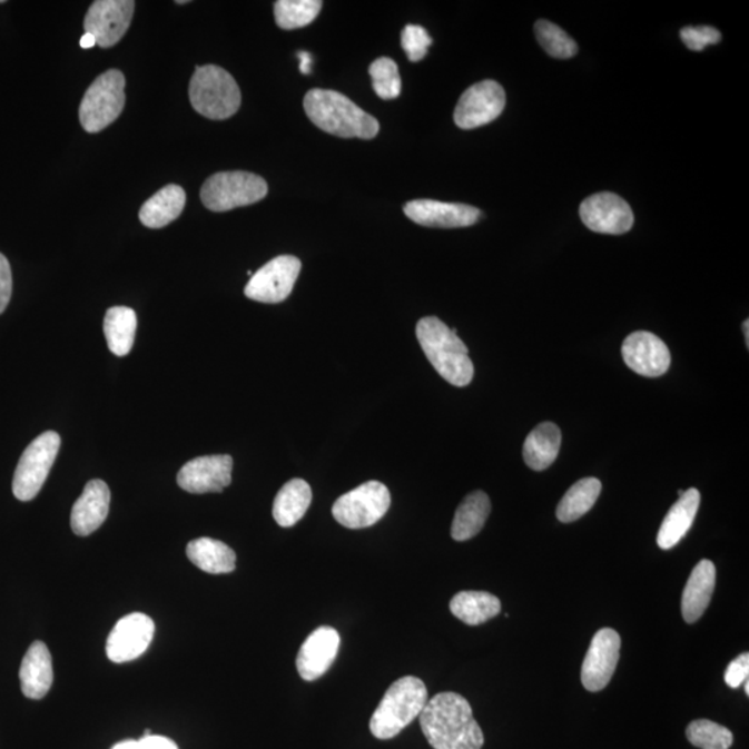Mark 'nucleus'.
Returning a JSON list of instances; mask_svg holds the SVG:
<instances>
[{
  "label": "nucleus",
  "instance_id": "20e7f679",
  "mask_svg": "<svg viewBox=\"0 0 749 749\" xmlns=\"http://www.w3.org/2000/svg\"><path fill=\"white\" fill-rule=\"evenodd\" d=\"M427 701L430 696L421 679L404 676L394 681L371 718V733L380 740L394 739L420 718Z\"/></svg>",
  "mask_w": 749,
  "mask_h": 749
},
{
  "label": "nucleus",
  "instance_id": "393cba45",
  "mask_svg": "<svg viewBox=\"0 0 749 749\" xmlns=\"http://www.w3.org/2000/svg\"><path fill=\"white\" fill-rule=\"evenodd\" d=\"M562 435L553 422H544L529 433L523 444V459L533 471L548 470L559 457Z\"/></svg>",
  "mask_w": 749,
  "mask_h": 749
},
{
  "label": "nucleus",
  "instance_id": "2eb2a0df",
  "mask_svg": "<svg viewBox=\"0 0 749 749\" xmlns=\"http://www.w3.org/2000/svg\"><path fill=\"white\" fill-rule=\"evenodd\" d=\"M621 656V635L613 629L595 633L582 667V683L585 690L597 692L610 683Z\"/></svg>",
  "mask_w": 749,
  "mask_h": 749
},
{
  "label": "nucleus",
  "instance_id": "412c9836",
  "mask_svg": "<svg viewBox=\"0 0 749 749\" xmlns=\"http://www.w3.org/2000/svg\"><path fill=\"white\" fill-rule=\"evenodd\" d=\"M22 694L31 700H42L53 684V664L47 644L33 641L22 658L20 668Z\"/></svg>",
  "mask_w": 749,
  "mask_h": 749
},
{
  "label": "nucleus",
  "instance_id": "5701e85b",
  "mask_svg": "<svg viewBox=\"0 0 749 749\" xmlns=\"http://www.w3.org/2000/svg\"><path fill=\"white\" fill-rule=\"evenodd\" d=\"M701 494L697 489H689L680 495L678 503L669 510L658 533V545L662 550L673 549L680 543L694 522L700 509Z\"/></svg>",
  "mask_w": 749,
  "mask_h": 749
},
{
  "label": "nucleus",
  "instance_id": "9d476101",
  "mask_svg": "<svg viewBox=\"0 0 749 749\" xmlns=\"http://www.w3.org/2000/svg\"><path fill=\"white\" fill-rule=\"evenodd\" d=\"M302 262L295 256H278L253 274L245 287L250 300L275 304L286 300L295 287Z\"/></svg>",
  "mask_w": 749,
  "mask_h": 749
},
{
  "label": "nucleus",
  "instance_id": "ddd939ff",
  "mask_svg": "<svg viewBox=\"0 0 749 749\" xmlns=\"http://www.w3.org/2000/svg\"><path fill=\"white\" fill-rule=\"evenodd\" d=\"M155 635V622L145 613H129L112 628L106 643L111 662H131L149 649Z\"/></svg>",
  "mask_w": 749,
  "mask_h": 749
},
{
  "label": "nucleus",
  "instance_id": "1a4fd4ad",
  "mask_svg": "<svg viewBox=\"0 0 749 749\" xmlns=\"http://www.w3.org/2000/svg\"><path fill=\"white\" fill-rule=\"evenodd\" d=\"M391 504V492L385 484L371 481L337 499L332 515L342 526L365 529L380 522Z\"/></svg>",
  "mask_w": 749,
  "mask_h": 749
},
{
  "label": "nucleus",
  "instance_id": "dca6fc26",
  "mask_svg": "<svg viewBox=\"0 0 749 749\" xmlns=\"http://www.w3.org/2000/svg\"><path fill=\"white\" fill-rule=\"evenodd\" d=\"M230 455H206L189 461L178 472V486L191 494L221 493L233 482Z\"/></svg>",
  "mask_w": 749,
  "mask_h": 749
},
{
  "label": "nucleus",
  "instance_id": "a19ab883",
  "mask_svg": "<svg viewBox=\"0 0 749 749\" xmlns=\"http://www.w3.org/2000/svg\"><path fill=\"white\" fill-rule=\"evenodd\" d=\"M297 58L300 59V71L303 75H309L312 71L313 58L308 52H298Z\"/></svg>",
  "mask_w": 749,
  "mask_h": 749
},
{
  "label": "nucleus",
  "instance_id": "4be33fe9",
  "mask_svg": "<svg viewBox=\"0 0 749 749\" xmlns=\"http://www.w3.org/2000/svg\"><path fill=\"white\" fill-rule=\"evenodd\" d=\"M717 584V568L713 562L702 560L698 562L687 582L683 599H681V613L687 623H694L707 611L709 602Z\"/></svg>",
  "mask_w": 749,
  "mask_h": 749
},
{
  "label": "nucleus",
  "instance_id": "423d86ee",
  "mask_svg": "<svg viewBox=\"0 0 749 749\" xmlns=\"http://www.w3.org/2000/svg\"><path fill=\"white\" fill-rule=\"evenodd\" d=\"M124 106H126V77L118 70L104 72L83 95L80 106L82 128L89 134L104 131L120 117Z\"/></svg>",
  "mask_w": 749,
  "mask_h": 749
},
{
  "label": "nucleus",
  "instance_id": "7c9ffc66",
  "mask_svg": "<svg viewBox=\"0 0 749 749\" xmlns=\"http://www.w3.org/2000/svg\"><path fill=\"white\" fill-rule=\"evenodd\" d=\"M602 484L599 479L585 477L573 484L563 495L556 518L563 523H571L580 520L593 509L595 501L599 500Z\"/></svg>",
  "mask_w": 749,
  "mask_h": 749
},
{
  "label": "nucleus",
  "instance_id": "bb28decb",
  "mask_svg": "<svg viewBox=\"0 0 749 749\" xmlns=\"http://www.w3.org/2000/svg\"><path fill=\"white\" fill-rule=\"evenodd\" d=\"M490 511H492V503L486 493L477 490L466 495L454 515L452 538L455 542H466L481 533Z\"/></svg>",
  "mask_w": 749,
  "mask_h": 749
},
{
  "label": "nucleus",
  "instance_id": "cd10ccee",
  "mask_svg": "<svg viewBox=\"0 0 749 749\" xmlns=\"http://www.w3.org/2000/svg\"><path fill=\"white\" fill-rule=\"evenodd\" d=\"M187 555L194 565L210 574L235 571L236 554L227 544L210 538L191 540Z\"/></svg>",
  "mask_w": 749,
  "mask_h": 749
},
{
  "label": "nucleus",
  "instance_id": "f3484780",
  "mask_svg": "<svg viewBox=\"0 0 749 749\" xmlns=\"http://www.w3.org/2000/svg\"><path fill=\"white\" fill-rule=\"evenodd\" d=\"M622 356L628 367L641 376H662L670 367L668 346L651 332L639 331L628 336L623 342Z\"/></svg>",
  "mask_w": 749,
  "mask_h": 749
},
{
  "label": "nucleus",
  "instance_id": "a18cd8bd",
  "mask_svg": "<svg viewBox=\"0 0 749 749\" xmlns=\"http://www.w3.org/2000/svg\"><path fill=\"white\" fill-rule=\"evenodd\" d=\"M185 3H188L187 0H179V2H177V4H185Z\"/></svg>",
  "mask_w": 749,
  "mask_h": 749
},
{
  "label": "nucleus",
  "instance_id": "0eeeda50",
  "mask_svg": "<svg viewBox=\"0 0 749 749\" xmlns=\"http://www.w3.org/2000/svg\"><path fill=\"white\" fill-rule=\"evenodd\" d=\"M267 194L268 185L264 178L246 171L214 174L200 190L203 205L216 213L255 205Z\"/></svg>",
  "mask_w": 749,
  "mask_h": 749
},
{
  "label": "nucleus",
  "instance_id": "c756f323",
  "mask_svg": "<svg viewBox=\"0 0 749 749\" xmlns=\"http://www.w3.org/2000/svg\"><path fill=\"white\" fill-rule=\"evenodd\" d=\"M137 326L138 318L132 308L118 306L107 309L104 331L112 354L124 357L131 352Z\"/></svg>",
  "mask_w": 749,
  "mask_h": 749
},
{
  "label": "nucleus",
  "instance_id": "6ab92c4d",
  "mask_svg": "<svg viewBox=\"0 0 749 749\" xmlns=\"http://www.w3.org/2000/svg\"><path fill=\"white\" fill-rule=\"evenodd\" d=\"M341 635L334 628L323 627L314 630L304 641L296 659V667L302 679L317 680L328 672L339 652Z\"/></svg>",
  "mask_w": 749,
  "mask_h": 749
},
{
  "label": "nucleus",
  "instance_id": "f03ea898",
  "mask_svg": "<svg viewBox=\"0 0 749 749\" xmlns=\"http://www.w3.org/2000/svg\"><path fill=\"white\" fill-rule=\"evenodd\" d=\"M309 120L323 131L341 138L373 139L380 122L347 96L328 89H312L304 98Z\"/></svg>",
  "mask_w": 749,
  "mask_h": 749
},
{
  "label": "nucleus",
  "instance_id": "c85d7f7f",
  "mask_svg": "<svg viewBox=\"0 0 749 749\" xmlns=\"http://www.w3.org/2000/svg\"><path fill=\"white\" fill-rule=\"evenodd\" d=\"M450 611L461 622L477 627L499 615L501 602L487 591H461L450 602Z\"/></svg>",
  "mask_w": 749,
  "mask_h": 749
},
{
  "label": "nucleus",
  "instance_id": "ea45409f",
  "mask_svg": "<svg viewBox=\"0 0 749 749\" xmlns=\"http://www.w3.org/2000/svg\"><path fill=\"white\" fill-rule=\"evenodd\" d=\"M13 290V278H11V268L2 253H0V314L9 306Z\"/></svg>",
  "mask_w": 749,
  "mask_h": 749
},
{
  "label": "nucleus",
  "instance_id": "f704fd0d",
  "mask_svg": "<svg viewBox=\"0 0 749 749\" xmlns=\"http://www.w3.org/2000/svg\"><path fill=\"white\" fill-rule=\"evenodd\" d=\"M369 76L373 78L374 91L381 99L398 98L402 92V78L396 61L388 58L375 60L369 67Z\"/></svg>",
  "mask_w": 749,
  "mask_h": 749
},
{
  "label": "nucleus",
  "instance_id": "c03bdc74",
  "mask_svg": "<svg viewBox=\"0 0 749 749\" xmlns=\"http://www.w3.org/2000/svg\"><path fill=\"white\" fill-rule=\"evenodd\" d=\"M746 694L749 696V683H748V680L746 681Z\"/></svg>",
  "mask_w": 749,
  "mask_h": 749
},
{
  "label": "nucleus",
  "instance_id": "9b49d317",
  "mask_svg": "<svg viewBox=\"0 0 749 749\" xmlns=\"http://www.w3.org/2000/svg\"><path fill=\"white\" fill-rule=\"evenodd\" d=\"M505 107L504 88L495 81L475 83L461 96L454 111L460 128L473 129L492 122Z\"/></svg>",
  "mask_w": 749,
  "mask_h": 749
},
{
  "label": "nucleus",
  "instance_id": "6e6552de",
  "mask_svg": "<svg viewBox=\"0 0 749 749\" xmlns=\"http://www.w3.org/2000/svg\"><path fill=\"white\" fill-rule=\"evenodd\" d=\"M60 443L59 433L45 432L26 449L14 472L16 499L31 501L37 497L58 457Z\"/></svg>",
  "mask_w": 749,
  "mask_h": 749
},
{
  "label": "nucleus",
  "instance_id": "aec40b11",
  "mask_svg": "<svg viewBox=\"0 0 749 749\" xmlns=\"http://www.w3.org/2000/svg\"><path fill=\"white\" fill-rule=\"evenodd\" d=\"M110 489L104 481L88 482L71 511V529L78 536H89L104 525L109 515Z\"/></svg>",
  "mask_w": 749,
  "mask_h": 749
},
{
  "label": "nucleus",
  "instance_id": "a211bd4d",
  "mask_svg": "<svg viewBox=\"0 0 749 749\" xmlns=\"http://www.w3.org/2000/svg\"><path fill=\"white\" fill-rule=\"evenodd\" d=\"M404 213L411 221L431 228L471 227L481 217V211L475 207L430 199L407 203Z\"/></svg>",
  "mask_w": 749,
  "mask_h": 749
},
{
  "label": "nucleus",
  "instance_id": "e433bc0d",
  "mask_svg": "<svg viewBox=\"0 0 749 749\" xmlns=\"http://www.w3.org/2000/svg\"><path fill=\"white\" fill-rule=\"evenodd\" d=\"M680 37L687 48L701 52L708 45L719 43L722 33L713 27H686L680 31Z\"/></svg>",
  "mask_w": 749,
  "mask_h": 749
},
{
  "label": "nucleus",
  "instance_id": "4468645a",
  "mask_svg": "<svg viewBox=\"0 0 749 749\" xmlns=\"http://www.w3.org/2000/svg\"><path fill=\"white\" fill-rule=\"evenodd\" d=\"M134 10L132 0H96L88 10L83 28L92 33L100 48L115 47L126 36Z\"/></svg>",
  "mask_w": 749,
  "mask_h": 749
},
{
  "label": "nucleus",
  "instance_id": "2f4dec72",
  "mask_svg": "<svg viewBox=\"0 0 749 749\" xmlns=\"http://www.w3.org/2000/svg\"><path fill=\"white\" fill-rule=\"evenodd\" d=\"M321 9V0H278L274 4L275 21L282 30H296L313 22Z\"/></svg>",
  "mask_w": 749,
  "mask_h": 749
},
{
  "label": "nucleus",
  "instance_id": "37998d69",
  "mask_svg": "<svg viewBox=\"0 0 749 749\" xmlns=\"http://www.w3.org/2000/svg\"><path fill=\"white\" fill-rule=\"evenodd\" d=\"M742 329H745L747 346H749V321L748 319L746 321L745 325H742Z\"/></svg>",
  "mask_w": 749,
  "mask_h": 749
},
{
  "label": "nucleus",
  "instance_id": "39448f33",
  "mask_svg": "<svg viewBox=\"0 0 749 749\" xmlns=\"http://www.w3.org/2000/svg\"><path fill=\"white\" fill-rule=\"evenodd\" d=\"M189 99L194 109L210 120H227L238 112L240 89L235 78L221 67L207 65L196 67L189 86Z\"/></svg>",
  "mask_w": 749,
  "mask_h": 749
},
{
  "label": "nucleus",
  "instance_id": "7ed1b4c3",
  "mask_svg": "<svg viewBox=\"0 0 749 749\" xmlns=\"http://www.w3.org/2000/svg\"><path fill=\"white\" fill-rule=\"evenodd\" d=\"M416 337L426 358L443 380L457 387L470 385L475 368L457 329H450L436 317H425L416 324Z\"/></svg>",
  "mask_w": 749,
  "mask_h": 749
},
{
  "label": "nucleus",
  "instance_id": "a878e982",
  "mask_svg": "<svg viewBox=\"0 0 749 749\" xmlns=\"http://www.w3.org/2000/svg\"><path fill=\"white\" fill-rule=\"evenodd\" d=\"M312 487L303 479H292L274 500L273 515L282 528H292L302 520L312 504Z\"/></svg>",
  "mask_w": 749,
  "mask_h": 749
},
{
  "label": "nucleus",
  "instance_id": "b1692460",
  "mask_svg": "<svg viewBox=\"0 0 749 749\" xmlns=\"http://www.w3.org/2000/svg\"><path fill=\"white\" fill-rule=\"evenodd\" d=\"M185 203H187L185 190L178 185H167L145 201L139 210L140 223L151 229L165 228L181 216Z\"/></svg>",
  "mask_w": 749,
  "mask_h": 749
},
{
  "label": "nucleus",
  "instance_id": "72a5a7b5",
  "mask_svg": "<svg viewBox=\"0 0 749 749\" xmlns=\"http://www.w3.org/2000/svg\"><path fill=\"white\" fill-rule=\"evenodd\" d=\"M538 41L555 59H571L578 53V45L554 22L539 20L534 26Z\"/></svg>",
  "mask_w": 749,
  "mask_h": 749
},
{
  "label": "nucleus",
  "instance_id": "473e14b6",
  "mask_svg": "<svg viewBox=\"0 0 749 749\" xmlns=\"http://www.w3.org/2000/svg\"><path fill=\"white\" fill-rule=\"evenodd\" d=\"M687 739L701 749H730L735 737L728 728L708 719H698L686 730Z\"/></svg>",
  "mask_w": 749,
  "mask_h": 749
},
{
  "label": "nucleus",
  "instance_id": "79ce46f5",
  "mask_svg": "<svg viewBox=\"0 0 749 749\" xmlns=\"http://www.w3.org/2000/svg\"><path fill=\"white\" fill-rule=\"evenodd\" d=\"M80 45H81V48H82V49H91V48H93L95 45H96V39H95V37L92 36V33H88V32H86V33H83V36L81 37Z\"/></svg>",
  "mask_w": 749,
  "mask_h": 749
},
{
  "label": "nucleus",
  "instance_id": "f8f14e48",
  "mask_svg": "<svg viewBox=\"0 0 749 749\" xmlns=\"http://www.w3.org/2000/svg\"><path fill=\"white\" fill-rule=\"evenodd\" d=\"M580 218L589 229L607 235L627 234L634 224L629 203L611 191L588 197L580 206Z\"/></svg>",
  "mask_w": 749,
  "mask_h": 749
},
{
  "label": "nucleus",
  "instance_id": "4c0bfd02",
  "mask_svg": "<svg viewBox=\"0 0 749 749\" xmlns=\"http://www.w3.org/2000/svg\"><path fill=\"white\" fill-rule=\"evenodd\" d=\"M111 749H178L176 742L167 737L150 736L139 740H126L118 742Z\"/></svg>",
  "mask_w": 749,
  "mask_h": 749
},
{
  "label": "nucleus",
  "instance_id": "c9c22d12",
  "mask_svg": "<svg viewBox=\"0 0 749 749\" xmlns=\"http://www.w3.org/2000/svg\"><path fill=\"white\" fill-rule=\"evenodd\" d=\"M432 38L424 27L410 24L402 32V47L411 61H421L425 58Z\"/></svg>",
  "mask_w": 749,
  "mask_h": 749
},
{
  "label": "nucleus",
  "instance_id": "f257e3e1",
  "mask_svg": "<svg viewBox=\"0 0 749 749\" xmlns=\"http://www.w3.org/2000/svg\"><path fill=\"white\" fill-rule=\"evenodd\" d=\"M422 731L435 749H482L484 736L471 703L457 692H441L420 714Z\"/></svg>",
  "mask_w": 749,
  "mask_h": 749
},
{
  "label": "nucleus",
  "instance_id": "58836bf2",
  "mask_svg": "<svg viewBox=\"0 0 749 749\" xmlns=\"http://www.w3.org/2000/svg\"><path fill=\"white\" fill-rule=\"evenodd\" d=\"M749 674V656L747 652L730 662L726 669L725 681L731 689H739L742 683H746Z\"/></svg>",
  "mask_w": 749,
  "mask_h": 749
}]
</instances>
